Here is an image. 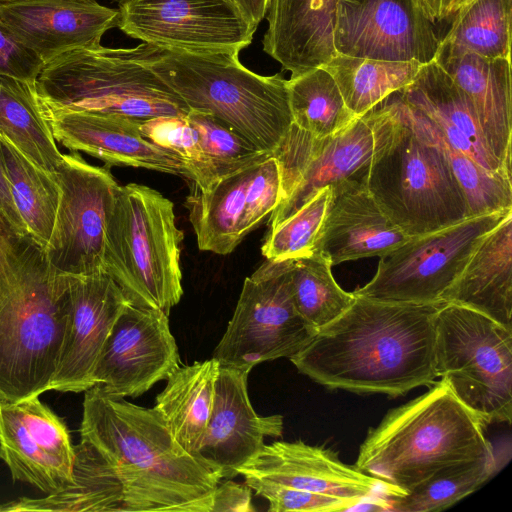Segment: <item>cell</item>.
<instances>
[{"mask_svg": "<svg viewBox=\"0 0 512 512\" xmlns=\"http://www.w3.org/2000/svg\"><path fill=\"white\" fill-rule=\"evenodd\" d=\"M289 359L328 389L396 397L436 382L435 316L444 304L387 302L355 295Z\"/></svg>", "mask_w": 512, "mask_h": 512, "instance_id": "6da1fadb", "label": "cell"}, {"mask_svg": "<svg viewBox=\"0 0 512 512\" xmlns=\"http://www.w3.org/2000/svg\"><path fill=\"white\" fill-rule=\"evenodd\" d=\"M69 275L0 213V400L49 391L66 338Z\"/></svg>", "mask_w": 512, "mask_h": 512, "instance_id": "7a4b0ae2", "label": "cell"}, {"mask_svg": "<svg viewBox=\"0 0 512 512\" xmlns=\"http://www.w3.org/2000/svg\"><path fill=\"white\" fill-rule=\"evenodd\" d=\"M364 115L372 128L373 151L362 180L396 226L412 237L469 217L443 151L398 91Z\"/></svg>", "mask_w": 512, "mask_h": 512, "instance_id": "3957f363", "label": "cell"}, {"mask_svg": "<svg viewBox=\"0 0 512 512\" xmlns=\"http://www.w3.org/2000/svg\"><path fill=\"white\" fill-rule=\"evenodd\" d=\"M485 427L440 378L369 429L354 466L400 495L444 467L494 454Z\"/></svg>", "mask_w": 512, "mask_h": 512, "instance_id": "277c9868", "label": "cell"}, {"mask_svg": "<svg viewBox=\"0 0 512 512\" xmlns=\"http://www.w3.org/2000/svg\"><path fill=\"white\" fill-rule=\"evenodd\" d=\"M126 50L190 109L212 114L262 151L273 155L293 123L287 80L252 72L239 53L189 52L144 42Z\"/></svg>", "mask_w": 512, "mask_h": 512, "instance_id": "5b68a950", "label": "cell"}, {"mask_svg": "<svg viewBox=\"0 0 512 512\" xmlns=\"http://www.w3.org/2000/svg\"><path fill=\"white\" fill-rule=\"evenodd\" d=\"M175 220L172 201L129 183L117 189L105 232V272L130 304L167 315L183 295V232Z\"/></svg>", "mask_w": 512, "mask_h": 512, "instance_id": "8992f818", "label": "cell"}, {"mask_svg": "<svg viewBox=\"0 0 512 512\" xmlns=\"http://www.w3.org/2000/svg\"><path fill=\"white\" fill-rule=\"evenodd\" d=\"M44 108L89 111L137 120L186 116L187 104L126 48L102 45L66 52L44 65L37 81Z\"/></svg>", "mask_w": 512, "mask_h": 512, "instance_id": "52a82bcc", "label": "cell"}, {"mask_svg": "<svg viewBox=\"0 0 512 512\" xmlns=\"http://www.w3.org/2000/svg\"><path fill=\"white\" fill-rule=\"evenodd\" d=\"M80 437L79 446L90 454L157 475L211 512L221 476L176 442L155 408L113 397L96 384L84 394Z\"/></svg>", "mask_w": 512, "mask_h": 512, "instance_id": "ba28073f", "label": "cell"}, {"mask_svg": "<svg viewBox=\"0 0 512 512\" xmlns=\"http://www.w3.org/2000/svg\"><path fill=\"white\" fill-rule=\"evenodd\" d=\"M435 372L485 425L511 423L512 329L455 303L435 316Z\"/></svg>", "mask_w": 512, "mask_h": 512, "instance_id": "9c48e42d", "label": "cell"}, {"mask_svg": "<svg viewBox=\"0 0 512 512\" xmlns=\"http://www.w3.org/2000/svg\"><path fill=\"white\" fill-rule=\"evenodd\" d=\"M293 260H266L245 278L226 331L214 349L220 366L250 372L259 363L297 354L317 333L297 311Z\"/></svg>", "mask_w": 512, "mask_h": 512, "instance_id": "30bf717a", "label": "cell"}, {"mask_svg": "<svg viewBox=\"0 0 512 512\" xmlns=\"http://www.w3.org/2000/svg\"><path fill=\"white\" fill-rule=\"evenodd\" d=\"M512 209L470 216L412 236L381 256L373 278L353 293L369 299L440 304L483 237Z\"/></svg>", "mask_w": 512, "mask_h": 512, "instance_id": "8fae6325", "label": "cell"}, {"mask_svg": "<svg viewBox=\"0 0 512 512\" xmlns=\"http://www.w3.org/2000/svg\"><path fill=\"white\" fill-rule=\"evenodd\" d=\"M55 176L62 194L44 249L49 262L67 275L105 272V232L119 187L110 166L91 165L71 151L63 154Z\"/></svg>", "mask_w": 512, "mask_h": 512, "instance_id": "7c38bea8", "label": "cell"}, {"mask_svg": "<svg viewBox=\"0 0 512 512\" xmlns=\"http://www.w3.org/2000/svg\"><path fill=\"white\" fill-rule=\"evenodd\" d=\"M118 11L129 37L189 52L239 53L257 29L233 0H127Z\"/></svg>", "mask_w": 512, "mask_h": 512, "instance_id": "4fadbf2b", "label": "cell"}, {"mask_svg": "<svg viewBox=\"0 0 512 512\" xmlns=\"http://www.w3.org/2000/svg\"><path fill=\"white\" fill-rule=\"evenodd\" d=\"M372 151L373 133L365 115L326 137H315L292 123L272 155L280 170L282 198L271 213L270 229L322 188L360 177Z\"/></svg>", "mask_w": 512, "mask_h": 512, "instance_id": "5bb4252c", "label": "cell"}, {"mask_svg": "<svg viewBox=\"0 0 512 512\" xmlns=\"http://www.w3.org/2000/svg\"><path fill=\"white\" fill-rule=\"evenodd\" d=\"M281 177L274 156L220 177L187 198L198 248L230 254L278 206Z\"/></svg>", "mask_w": 512, "mask_h": 512, "instance_id": "9a60e30c", "label": "cell"}, {"mask_svg": "<svg viewBox=\"0 0 512 512\" xmlns=\"http://www.w3.org/2000/svg\"><path fill=\"white\" fill-rule=\"evenodd\" d=\"M441 39L417 0H338V54L426 64L434 60Z\"/></svg>", "mask_w": 512, "mask_h": 512, "instance_id": "2e32d148", "label": "cell"}, {"mask_svg": "<svg viewBox=\"0 0 512 512\" xmlns=\"http://www.w3.org/2000/svg\"><path fill=\"white\" fill-rule=\"evenodd\" d=\"M179 366L168 315L129 303L103 345L92 379L113 397L134 398L166 380Z\"/></svg>", "mask_w": 512, "mask_h": 512, "instance_id": "e0dca14e", "label": "cell"}, {"mask_svg": "<svg viewBox=\"0 0 512 512\" xmlns=\"http://www.w3.org/2000/svg\"><path fill=\"white\" fill-rule=\"evenodd\" d=\"M70 314L66 338L49 390L85 392L103 345L130 303L106 273L69 275Z\"/></svg>", "mask_w": 512, "mask_h": 512, "instance_id": "ac0fdd59", "label": "cell"}, {"mask_svg": "<svg viewBox=\"0 0 512 512\" xmlns=\"http://www.w3.org/2000/svg\"><path fill=\"white\" fill-rule=\"evenodd\" d=\"M249 372L220 366L214 385L212 411L196 457L222 479L237 476L238 469L263 448L265 437H280L281 415L260 416L249 400Z\"/></svg>", "mask_w": 512, "mask_h": 512, "instance_id": "d6986e66", "label": "cell"}, {"mask_svg": "<svg viewBox=\"0 0 512 512\" xmlns=\"http://www.w3.org/2000/svg\"><path fill=\"white\" fill-rule=\"evenodd\" d=\"M0 18L44 65L81 48L101 45L118 27L119 11L97 0H29L0 2Z\"/></svg>", "mask_w": 512, "mask_h": 512, "instance_id": "ffe728a7", "label": "cell"}, {"mask_svg": "<svg viewBox=\"0 0 512 512\" xmlns=\"http://www.w3.org/2000/svg\"><path fill=\"white\" fill-rule=\"evenodd\" d=\"M237 475L290 488L365 500L392 495L386 484L355 466L343 463L331 449L302 441H275L264 445Z\"/></svg>", "mask_w": 512, "mask_h": 512, "instance_id": "44dd1931", "label": "cell"}, {"mask_svg": "<svg viewBox=\"0 0 512 512\" xmlns=\"http://www.w3.org/2000/svg\"><path fill=\"white\" fill-rule=\"evenodd\" d=\"M42 108L56 142L71 151L87 153L109 166L144 168L189 179L178 156L141 134V120L89 111L56 112L43 105Z\"/></svg>", "mask_w": 512, "mask_h": 512, "instance_id": "7402d4cb", "label": "cell"}, {"mask_svg": "<svg viewBox=\"0 0 512 512\" xmlns=\"http://www.w3.org/2000/svg\"><path fill=\"white\" fill-rule=\"evenodd\" d=\"M362 175L332 187L328 213L313 252L325 257L332 266L380 258L410 238L381 210Z\"/></svg>", "mask_w": 512, "mask_h": 512, "instance_id": "603a6c76", "label": "cell"}, {"mask_svg": "<svg viewBox=\"0 0 512 512\" xmlns=\"http://www.w3.org/2000/svg\"><path fill=\"white\" fill-rule=\"evenodd\" d=\"M434 61L466 95L488 149L511 171V60L481 57L441 40Z\"/></svg>", "mask_w": 512, "mask_h": 512, "instance_id": "cb8c5ba5", "label": "cell"}, {"mask_svg": "<svg viewBox=\"0 0 512 512\" xmlns=\"http://www.w3.org/2000/svg\"><path fill=\"white\" fill-rule=\"evenodd\" d=\"M338 0H268L263 50L291 72L318 68L335 56Z\"/></svg>", "mask_w": 512, "mask_h": 512, "instance_id": "d4e9b609", "label": "cell"}, {"mask_svg": "<svg viewBox=\"0 0 512 512\" xmlns=\"http://www.w3.org/2000/svg\"><path fill=\"white\" fill-rule=\"evenodd\" d=\"M398 92L408 105L429 119L455 149L490 172L511 175L488 149L466 95L434 60L423 64L414 81Z\"/></svg>", "mask_w": 512, "mask_h": 512, "instance_id": "484cf974", "label": "cell"}, {"mask_svg": "<svg viewBox=\"0 0 512 512\" xmlns=\"http://www.w3.org/2000/svg\"><path fill=\"white\" fill-rule=\"evenodd\" d=\"M512 329V211L480 241L443 296Z\"/></svg>", "mask_w": 512, "mask_h": 512, "instance_id": "4316f807", "label": "cell"}, {"mask_svg": "<svg viewBox=\"0 0 512 512\" xmlns=\"http://www.w3.org/2000/svg\"><path fill=\"white\" fill-rule=\"evenodd\" d=\"M219 367V362L213 357L179 366L167 377L165 388L156 397L154 408L176 442L193 456L212 411Z\"/></svg>", "mask_w": 512, "mask_h": 512, "instance_id": "83f0119b", "label": "cell"}, {"mask_svg": "<svg viewBox=\"0 0 512 512\" xmlns=\"http://www.w3.org/2000/svg\"><path fill=\"white\" fill-rule=\"evenodd\" d=\"M0 137L56 179L63 154L44 115L36 82L0 75Z\"/></svg>", "mask_w": 512, "mask_h": 512, "instance_id": "f1b7e54d", "label": "cell"}, {"mask_svg": "<svg viewBox=\"0 0 512 512\" xmlns=\"http://www.w3.org/2000/svg\"><path fill=\"white\" fill-rule=\"evenodd\" d=\"M422 65L416 60L388 61L336 53L321 67L335 80L349 110L362 117L412 83Z\"/></svg>", "mask_w": 512, "mask_h": 512, "instance_id": "f546056e", "label": "cell"}, {"mask_svg": "<svg viewBox=\"0 0 512 512\" xmlns=\"http://www.w3.org/2000/svg\"><path fill=\"white\" fill-rule=\"evenodd\" d=\"M0 142L16 209L27 234L45 249L56 223L61 188L9 141L0 137Z\"/></svg>", "mask_w": 512, "mask_h": 512, "instance_id": "4dcf8cb0", "label": "cell"}, {"mask_svg": "<svg viewBox=\"0 0 512 512\" xmlns=\"http://www.w3.org/2000/svg\"><path fill=\"white\" fill-rule=\"evenodd\" d=\"M0 459L14 481L31 484L45 494L74 485L73 468L45 452L29 435L10 409L0 400Z\"/></svg>", "mask_w": 512, "mask_h": 512, "instance_id": "1f68e13d", "label": "cell"}, {"mask_svg": "<svg viewBox=\"0 0 512 512\" xmlns=\"http://www.w3.org/2000/svg\"><path fill=\"white\" fill-rule=\"evenodd\" d=\"M499 470L496 454L444 467L400 495H383L388 511L444 510L473 493Z\"/></svg>", "mask_w": 512, "mask_h": 512, "instance_id": "d6a6232c", "label": "cell"}, {"mask_svg": "<svg viewBox=\"0 0 512 512\" xmlns=\"http://www.w3.org/2000/svg\"><path fill=\"white\" fill-rule=\"evenodd\" d=\"M287 87L293 123L315 137L336 134L358 118L346 106L331 74L322 67L290 77Z\"/></svg>", "mask_w": 512, "mask_h": 512, "instance_id": "836d02e7", "label": "cell"}, {"mask_svg": "<svg viewBox=\"0 0 512 512\" xmlns=\"http://www.w3.org/2000/svg\"><path fill=\"white\" fill-rule=\"evenodd\" d=\"M512 0H472L450 19L442 41L481 57L511 60Z\"/></svg>", "mask_w": 512, "mask_h": 512, "instance_id": "e575fe53", "label": "cell"}, {"mask_svg": "<svg viewBox=\"0 0 512 512\" xmlns=\"http://www.w3.org/2000/svg\"><path fill=\"white\" fill-rule=\"evenodd\" d=\"M330 262L318 253L293 260L291 290L302 318L319 330L345 312L355 300L335 281Z\"/></svg>", "mask_w": 512, "mask_h": 512, "instance_id": "d590c367", "label": "cell"}, {"mask_svg": "<svg viewBox=\"0 0 512 512\" xmlns=\"http://www.w3.org/2000/svg\"><path fill=\"white\" fill-rule=\"evenodd\" d=\"M411 108L423 130L443 151L465 195L468 216L512 209L511 175L493 173L481 167L469 156L451 146L429 119L415 108Z\"/></svg>", "mask_w": 512, "mask_h": 512, "instance_id": "8d00e7d4", "label": "cell"}, {"mask_svg": "<svg viewBox=\"0 0 512 512\" xmlns=\"http://www.w3.org/2000/svg\"><path fill=\"white\" fill-rule=\"evenodd\" d=\"M332 198V187L319 190L276 227L269 229L262 246L266 260H295L313 254Z\"/></svg>", "mask_w": 512, "mask_h": 512, "instance_id": "74e56055", "label": "cell"}, {"mask_svg": "<svg viewBox=\"0 0 512 512\" xmlns=\"http://www.w3.org/2000/svg\"><path fill=\"white\" fill-rule=\"evenodd\" d=\"M140 131L150 142L171 151L184 162L194 187L207 190L219 179L213 162L201 145L197 131L186 116L141 120Z\"/></svg>", "mask_w": 512, "mask_h": 512, "instance_id": "f35d334b", "label": "cell"}, {"mask_svg": "<svg viewBox=\"0 0 512 512\" xmlns=\"http://www.w3.org/2000/svg\"><path fill=\"white\" fill-rule=\"evenodd\" d=\"M186 119L197 131L219 178L272 156L210 113L190 109Z\"/></svg>", "mask_w": 512, "mask_h": 512, "instance_id": "ab89813d", "label": "cell"}, {"mask_svg": "<svg viewBox=\"0 0 512 512\" xmlns=\"http://www.w3.org/2000/svg\"><path fill=\"white\" fill-rule=\"evenodd\" d=\"M39 397L8 403L31 438L45 452L73 468L75 446L72 444L70 432L64 421L42 403Z\"/></svg>", "mask_w": 512, "mask_h": 512, "instance_id": "60d3db41", "label": "cell"}, {"mask_svg": "<svg viewBox=\"0 0 512 512\" xmlns=\"http://www.w3.org/2000/svg\"><path fill=\"white\" fill-rule=\"evenodd\" d=\"M256 495L269 502L271 512L351 511L362 500L295 489L269 481L245 479Z\"/></svg>", "mask_w": 512, "mask_h": 512, "instance_id": "b9f144b4", "label": "cell"}, {"mask_svg": "<svg viewBox=\"0 0 512 512\" xmlns=\"http://www.w3.org/2000/svg\"><path fill=\"white\" fill-rule=\"evenodd\" d=\"M44 64L26 48L0 18V75L36 82Z\"/></svg>", "mask_w": 512, "mask_h": 512, "instance_id": "7bdbcfd3", "label": "cell"}, {"mask_svg": "<svg viewBox=\"0 0 512 512\" xmlns=\"http://www.w3.org/2000/svg\"><path fill=\"white\" fill-rule=\"evenodd\" d=\"M251 491L247 484L220 481L213 492L211 512H254Z\"/></svg>", "mask_w": 512, "mask_h": 512, "instance_id": "ee69618b", "label": "cell"}, {"mask_svg": "<svg viewBox=\"0 0 512 512\" xmlns=\"http://www.w3.org/2000/svg\"><path fill=\"white\" fill-rule=\"evenodd\" d=\"M0 213L18 232L27 234L25 226L16 209L10 182L7 176L3 150L0 142Z\"/></svg>", "mask_w": 512, "mask_h": 512, "instance_id": "f6af8a7d", "label": "cell"}, {"mask_svg": "<svg viewBox=\"0 0 512 512\" xmlns=\"http://www.w3.org/2000/svg\"><path fill=\"white\" fill-rule=\"evenodd\" d=\"M472 0H417L425 16L436 23L450 20L465 4Z\"/></svg>", "mask_w": 512, "mask_h": 512, "instance_id": "bcb514c9", "label": "cell"}, {"mask_svg": "<svg viewBox=\"0 0 512 512\" xmlns=\"http://www.w3.org/2000/svg\"><path fill=\"white\" fill-rule=\"evenodd\" d=\"M242 12L258 27L266 15L268 0H233Z\"/></svg>", "mask_w": 512, "mask_h": 512, "instance_id": "7dc6e473", "label": "cell"}, {"mask_svg": "<svg viewBox=\"0 0 512 512\" xmlns=\"http://www.w3.org/2000/svg\"><path fill=\"white\" fill-rule=\"evenodd\" d=\"M17 1H29V0H0V2H17ZM111 1L121 4L127 0H111Z\"/></svg>", "mask_w": 512, "mask_h": 512, "instance_id": "c3c4849f", "label": "cell"}]
</instances>
